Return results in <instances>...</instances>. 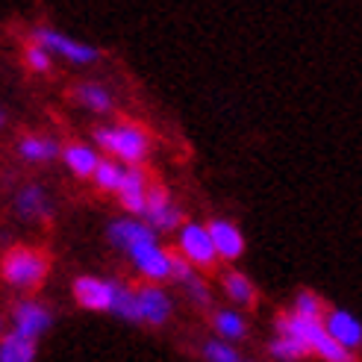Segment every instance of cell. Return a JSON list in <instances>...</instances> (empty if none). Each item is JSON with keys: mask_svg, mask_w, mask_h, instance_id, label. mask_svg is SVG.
<instances>
[{"mask_svg": "<svg viewBox=\"0 0 362 362\" xmlns=\"http://www.w3.org/2000/svg\"><path fill=\"white\" fill-rule=\"evenodd\" d=\"M106 239L121 253L130 257L139 274L148 283H165L174 280V259L171 250L159 245V236L151 224L136 221V218H115L106 227Z\"/></svg>", "mask_w": 362, "mask_h": 362, "instance_id": "obj_1", "label": "cell"}, {"mask_svg": "<svg viewBox=\"0 0 362 362\" xmlns=\"http://www.w3.org/2000/svg\"><path fill=\"white\" fill-rule=\"evenodd\" d=\"M98 151H106L110 159H118L124 165H141L144 156L151 153V136L141 124H112V127H98L95 130Z\"/></svg>", "mask_w": 362, "mask_h": 362, "instance_id": "obj_2", "label": "cell"}, {"mask_svg": "<svg viewBox=\"0 0 362 362\" xmlns=\"http://www.w3.org/2000/svg\"><path fill=\"white\" fill-rule=\"evenodd\" d=\"M50 271L45 250L35 247H12L0 262V277L15 288H39Z\"/></svg>", "mask_w": 362, "mask_h": 362, "instance_id": "obj_3", "label": "cell"}, {"mask_svg": "<svg viewBox=\"0 0 362 362\" xmlns=\"http://www.w3.org/2000/svg\"><path fill=\"white\" fill-rule=\"evenodd\" d=\"M33 42L42 45L47 53L65 57L68 62H74V65H92V62L100 59V50H98V47L71 39V35L53 30V27H35V30H33Z\"/></svg>", "mask_w": 362, "mask_h": 362, "instance_id": "obj_4", "label": "cell"}, {"mask_svg": "<svg viewBox=\"0 0 362 362\" xmlns=\"http://www.w3.org/2000/svg\"><path fill=\"white\" fill-rule=\"evenodd\" d=\"M177 250L183 253V257L194 268L212 271L215 265L221 262L218 250H215V245H212V236H209L206 224H197V221H186L183 224V230H180V236H177Z\"/></svg>", "mask_w": 362, "mask_h": 362, "instance_id": "obj_5", "label": "cell"}, {"mask_svg": "<svg viewBox=\"0 0 362 362\" xmlns=\"http://www.w3.org/2000/svg\"><path fill=\"white\" fill-rule=\"evenodd\" d=\"M77 303L83 310L92 313H112V300H115V280H103V277H77L71 286Z\"/></svg>", "mask_w": 362, "mask_h": 362, "instance_id": "obj_6", "label": "cell"}, {"mask_svg": "<svg viewBox=\"0 0 362 362\" xmlns=\"http://www.w3.org/2000/svg\"><path fill=\"white\" fill-rule=\"evenodd\" d=\"M144 224H151L156 233L183 230L186 218H183V212H180V206L171 204L168 189L151 186V194H148V212H144Z\"/></svg>", "mask_w": 362, "mask_h": 362, "instance_id": "obj_7", "label": "cell"}, {"mask_svg": "<svg viewBox=\"0 0 362 362\" xmlns=\"http://www.w3.org/2000/svg\"><path fill=\"white\" fill-rule=\"evenodd\" d=\"M53 313L39 300H21L12 306V333L24 336V339H39L45 330H50Z\"/></svg>", "mask_w": 362, "mask_h": 362, "instance_id": "obj_8", "label": "cell"}, {"mask_svg": "<svg viewBox=\"0 0 362 362\" xmlns=\"http://www.w3.org/2000/svg\"><path fill=\"white\" fill-rule=\"evenodd\" d=\"M277 336L295 339L298 345H303L310 354H315V348L324 341L327 330H324V321L303 318V315H295V313H283V315L277 318Z\"/></svg>", "mask_w": 362, "mask_h": 362, "instance_id": "obj_9", "label": "cell"}, {"mask_svg": "<svg viewBox=\"0 0 362 362\" xmlns=\"http://www.w3.org/2000/svg\"><path fill=\"white\" fill-rule=\"evenodd\" d=\"M139 295V310H141V324H151V327H162L171 313H174V300L162 286L156 283H144L136 288Z\"/></svg>", "mask_w": 362, "mask_h": 362, "instance_id": "obj_10", "label": "cell"}, {"mask_svg": "<svg viewBox=\"0 0 362 362\" xmlns=\"http://www.w3.org/2000/svg\"><path fill=\"white\" fill-rule=\"evenodd\" d=\"M324 330L330 339H336L341 348L359 354L362 351V321L348 310H327L324 315Z\"/></svg>", "mask_w": 362, "mask_h": 362, "instance_id": "obj_11", "label": "cell"}, {"mask_svg": "<svg viewBox=\"0 0 362 362\" xmlns=\"http://www.w3.org/2000/svg\"><path fill=\"white\" fill-rule=\"evenodd\" d=\"M148 194H151V186H148V174H144V168L141 165H127L124 183L118 189L121 206L130 215H141L144 218V212H148Z\"/></svg>", "mask_w": 362, "mask_h": 362, "instance_id": "obj_12", "label": "cell"}, {"mask_svg": "<svg viewBox=\"0 0 362 362\" xmlns=\"http://www.w3.org/2000/svg\"><path fill=\"white\" fill-rule=\"evenodd\" d=\"M206 230H209L212 245H215V250H218V257H221L224 262H236L242 253H245V236H242V230L233 224V221H227V218H212V221L206 224Z\"/></svg>", "mask_w": 362, "mask_h": 362, "instance_id": "obj_13", "label": "cell"}, {"mask_svg": "<svg viewBox=\"0 0 362 362\" xmlns=\"http://www.w3.org/2000/svg\"><path fill=\"white\" fill-rule=\"evenodd\" d=\"M15 212L24 221H47L50 218V197L39 183H30L24 189H18L15 194Z\"/></svg>", "mask_w": 362, "mask_h": 362, "instance_id": "obj_14", "label": "cell"}, {"mask_svg": "<svg viewBox=\"0 0 362 362\" xmlns=\"http://www.w3.org/2000/svg\"><path fill=\"white\" fill-rule=\"evenodd\" d=\"M62 159H65V165L71 168V174L80 177V180H88V177L95 180V171L100 165L98 151L92 148V144H83V141L62 144Z\"/></svg>", "mask_w": 362, "mask_h": 362, "instance_id": "obj_15", "label": "cell"}, {"mask_svg": "<svg viewBox=\"0 0 362 362\" xmlns=\"http://www.w3.org/2000/svg\"><path fill=\"white\" fill-rule=\"evenodd\" d=\"M15 151L24 162H50L62 153L59 141L50 136H24V139H18Z\"/></svg>", "mask_w": 362, "mask_h": 362, "instance_id": "obj_16", "label": "cell"}, {"mask_svg": "<svg viewBox=\"0 0 362 362\" xmlns=\"http://www.w3.org/2000/svg\"><path fill=\"white\" fill-rule=\"evenodd\" d=\"M212 327L218 333V339L224 341H242L247 336V321L239 310H215L212 313Z\"/></svg>", "mask_w": 362, "mask_h": 362, "instance_id": "obj_17", "label": "cell"}, {"mask_svg": "<svg viewBox=\"0 0 362 362\" xmlns=\"http://www.w3.org/2000/svg\"><path fill=\"white\" fill-rule=\"evenodd\" d=\"M221 286H224V295L236 306H253L257 303V286H253L242 271H227V274L221 277Z\"/></svg>", "mask_w": 362, "mask_h": 362, "instance_id": "obj_18", "label": "cell"}, {"mask_svg": "<svg viewBox=\"0 0 362 362\" xmlns=\"http://www.w3.org/2000/svg\"><path fill=\"white\" fill-rule=\"evenodd\" d=\"M112 315L130 324H141V310H139V295L133 286L115 280V300H112Z\"/></svg>", "mask_w": 362, "mask_h": 362, "instance_id": "obj_19", "label": "cell"}, {"mask_svg": "<svg viewBox=\"0 0 362 362\" xmlns=\"http://www.w3.org/2000/svg\"><path fill=\"white\" fill-rule=\"evenodd\" d=\"M0 362H35V341L9 330L0 339Z\"/></svg>", "mask_w": 362, "mask_h": 362, "instance_id": "obj_20", "label": "cell"}, {"mask_svg": "<svg viewBox=\"0 0 362 362\" xmlns=\"http://www.w3.org/2000/svg\"><path fill=\"white\" fill-rule=\"evenodd\" d=\"M74 100L80 106H86V110L92 112H110L112 110V95L110 88L100 86V83H83L74 88Z\"/></svg>", "mask_w": 362, "mask_h": 362, "instance_id": "obj_21", "label": "cell"}, {"mask_svg": "<svg viewBox=\"0 0 362 362\" xmlns=\"http://www.w3.org/2000/svg\"><path fill=\"white\" fill-rule=\"evenodd\" d=\"M124 174H127V165H121L118 159H100V165L95 171V183L100 192H118L124 183Z\"/></svg>", "mask_w": 362, "mask_h": 362, "instance_id": "obj_22", "label": "cell"}, {"mask_svg": "<svg viewBox=\"0 0 362 362\" xmlns=\"http://www.w3.org/2000/svg\"><path fill=\"white\" fill-rule=\"evenodd\" d=\"M292 313L295 315H303V318L324 321V315H327V303H324L315 292H310V288H303V292H298V298H295Z\"/></svg>", "mask_w": 362, "mask_h": 362, "instance_id": "obj_23", "label": "cell"}, {"mask_svg": "<svg viewBox=\"0 0 362 362\" xmlns=\"http://www.w3.org/2000/svg\"><path fill=\"white\" fill-rule=\"evenodd\" d=\"M268 354L274 356L277 362H300L303 356H310V351H306L303 345H298L295 339H286V336H277L274 341H271Z\"/></svg>", "mask_w": 362, "mask_h": 362, "instance_id": "obj_24", "label": "cell"}, {"mask_svg": "<svg viewBox=\"0 0 362 362\" xmlns=\"http://www.w3.org/2000/svg\"><path fill=\"white\" fill-rule=\"evenodd\" d=\"M177 283H183L186 295H189V298H192L197 306H209V303H212V292H209V286H206V280H204L201 274H197L194 268L189 271V274L180 277Z\"/></svg>", "mask_w": 362, "mask_h": 362, "instance_id": "obj_25", "label": "cell"}, {"mask_svg": "<svg viewBox=\"0 0 362 362\" xmlns=\"http://www.w3.org/2000/svg\"><path fill=\"white\" fill-rule=\"evenodd\" d=\"M204 359L206 362H245L236 345H230L224 339H209L204 341Z\"/></svg>", "mask_w": 362, "mask_h": 362, "instance_id": "obj_26", "label": "cell"}, {"mask_svg": "<svg viewBox=\"0 0 362 362\" xmlns=\"http://www.w3.org/2000/svg\"><path fill=\"white\" fill-rule=\"evenodd\" d=\"M315 356H318L321 362H356V354L345 351V348H341L339 341L330 339V336H324V341L315 348Z\"/></svg>", "mask_w": 362, "mask_h": 362, "instance_id": "obj_27", "label": "cell"}, {"mask_svg": "<svg viewBox=\"0 0 362 362\" xmlns=\"http://www.w3.org/2000/svg\"><path fill=\"white\" fill-rule=\"evenodd\" d=\"M24 65L30 68V71H35V74H45V71H50V53L42 47V45H35V42H30L27 47H24Z\"/></svg>", "mask_w": 362, "mask_h": 362, "instance_id": "obj_28", "label": "cell"}, {"mask_svg": "<svg viewBox=\"0 0 362 362\" xmlns=\"http://www.w3.org/2000/svg\"><path fill=\"white\" fill-rule=\"evenodd\" d=\"M4 124H6V112H4V110H0V127H4Z\"/></svg>", "mask_w": 362, "mask_h": 362, "instance_id": "obj_29", "label": "cell"}, {"mask_svg": "<svg viewBox=\"0 0 362 362\" xmlns=\"http://www.w3.org/2000/svg\"><path fill=\"white\" fill-rule=\"evenodd\" d=\"M6 333H4V318H0V339H4Z\"/></svg>", "mask_w": 362, "mask_h": 362, "instance_id": "obj_30", "label": "cell"}]
</instances>
